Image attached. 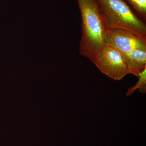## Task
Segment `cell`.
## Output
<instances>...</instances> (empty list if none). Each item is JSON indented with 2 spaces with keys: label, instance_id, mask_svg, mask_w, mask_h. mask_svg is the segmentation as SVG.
Returning <instances> with one entry per match:
<instances>
[{
  "label": "cell",
  "instance_id": "obj_3",
  "mask_svg": "<svg viewBox=\"0 0 146 146\" xmlns=\"http://www.w3.org/2000/svg\"><path fill=\"white\" fill-rule=\"evenodd\" d=\"M103 74L119 80L130 74L122 53L106 44L91 60Z\"/></svg>",
  "mask_w": 146,
  "mask_h": 146
},
{
  "label": "cell",
  "instance_id": "obj_5",
  "mask_svg": "<svg viewBox=\"0 0 146 146\" xmlns=\"http://www.w3.org/2000/svg\"><path fill=\"white\" fill-rule=\"evenodd\" d=\"M122 54L130 74L138 77L146 69V50H133Z\"/></svg>",
  "mask_w": 146,
  "mask_h": 146
},
{
  "label": "cell",
  "instance_id": "obj_6",
  "mask_svg": "<svg viewBox=\"0 0 146 146\" xmlns=\"http://www.w3.org/2000/svg\"><path fill=\"white\" fill-rule=\"evenodd\" d=\"M137 13L138 16L145 21L146 0H124Z\"/></svg>",
  "mask_w": 146,
  "mask_h": 146
},
{
  "label": "cell",
  "instance_id": "obj_7",
  "mask_svg": "<svg viewBox=\"0 0 146 146\" xmlns=\"http://www.w3.org/2000/svg\"><path fill=\"white\" fill-rule=\"evenodd\" d=\"M146 69L139 75L138 77L139 78L138 81L136 85L133 87L128 89L126 95V96H129L132 95L137 89L143 94H145L146 93Z\"/></svg>",
  "mask_w": 146,
  "mask_h": 146
},
{
  "label": "cell",
  "instance_id": "obj_2",
  "mask_svg": "<svg viewBox=\"0 0 146 146\" xmlns=\"http://www.w3.org/2000/svg\"><path fill=\"white\" fill-rule=\"evenodd\" d=\"M107 29L127 30L146 37L145 23L124 0H98Z\"/></svg>",
  "mask_w": 146,
  "mask_h": 146
},
{
  "label": "cell",
  "instance_id": "obj_1",
  "mask_svg": "<svg viewBox=\"0 0 146 146\" xmlns=\"http://www.w3.org/2000/svg\"><path fill=\"white\" fill-rule=\"evenodd\" d=\"M82 19L79 52L91 60L106 43L107 28L98 0H77Z\"/></svg>",
  "mask_w": 146,
  "mask_h": 146
},
{
  "label": "cell",
  "instance_id": "obj_4",
  "mask_svg": "<svg viewBox=\"0 0 146 146\" xmlns=\"http://www.w3.org/2000/svg\"><path fill=\"white\" fill-rule=\"evenodd\" d=\"M106 43L122 53L133 50H146V37L123 29H107Z\"/></svg>",
  "mask_w": 146,
  "mask_h": 146
}]
</instances>
